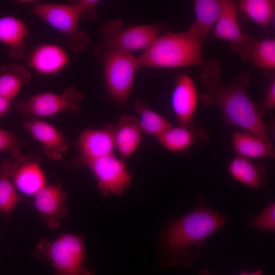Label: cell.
I'll return each mask as SVG.
<instances>
[{
    "label": "cell",
    "mask_w": 275,
    "mask_h": 275,
    "mask_svg": "<svg viewBox=\"0 0 275 275\" xmlns=\"http://www.w3.org/2000/svg\"><path fill=\"white\" fill-rule=\"evenodd\" d=\"M201 68L200 77L207 89V93L199 97L202 103L217 106L226 126L241 128L271 143V128L247 93V88L251 84L250 74L242 71L231 82L225 84L220 79L222 66L219 60L206 61Z\"/></svg>",
    "instance_id": "cell-1"
},
{
    "label": "cell",
    "mask_w": 275,
    "mask_h": 275,
    "mask_svg": "<svg viewBox=\"0 0 275 275\" xmlns=\"http://www.w3.org/2000/svg\"><path fill=\"white\" fill-rule=\"evenodd\" d=\"M228 222L226 216L203 202L187 214L169 220L158 237V264L189 266L199 256L207 238Z\"/></svg>",
    "instance_id": "cell-2"
},
{
    "label": "cell",
    "mask_w": 275,
    "mask_h": 275,
    "mask_svg": "<svg viewBox=\"0 0 275 275\" xmlns=\"http://www.w3.org/2000/svg\"><path fill=\"white\" fill-rule=\"evenodd\" d=\"M194 23L185 31L159 36L140 56V67L179 68L202 66L205 62Z\"/></svg>",
    "instance_id": "cell-3"
},
{
    "label": "cell",
    "mask_w": 275,
    "mask_h": 275,
    "mask_svg": "<svg viewBox=\"0 0 275 275\" xmlns=\"http://www.w3.org/2000/svg\"><path fill=\"white\" fill-rule=\"evenodd\" d=\"M84 236L64 233L55 240H39L35 256L50 261L54 275H94L95 272L84 265L86 252Z\"/></svg>",
    "instance_id": "cell-4"
},
{
    "label": "cell",
    "mask_w": 275,
    "mask_h": 275,
    "mask_svg": "<svg viewBox=\"0 0 275 275\" xmlns=\"http://www.w3.org/2000/svg\"><path fill=\"white\" fill-rule=\"evenodd\" d=\"M162 24L153 23L124 28L120 19H112L100 28L103 40L94 50L96 58L115 50L131 52L147 49L159 36Z\"/></svg>",
    "instance_id": "cell-5"
},
{
    "label": "cell",
    "mask_w": 275,
    "mask_h": 275,
    "mask_svg": "<svg viewBox=\"0 0 275 275\" xmlns=\"http://www.w3.org/2000/svg\"><path fill=\"white\" fill-rule=\"evenodd\" d=\"M33 13L67 38L69 48L75 52L85 50L89 46L88 35L78 29L81 18L79 7L71 4L38 3L32 8Z\"/></svg>",
    "instance_id": "cell-6"
},
{
    "label": "cell",
    "mask_w": 275,
    "mask_h": 275,
    "mask_svg": "<svg viewBox=\"0 0 275 275\" xmlns=\"http://www.w3.org/2000/svg\"><path fill=\"white\" fill-rule=\"evenodd\" d=\"M96 59L104 65L105 81L109 93L115 100L125 103L140 67L137 57L131 52L115 50Z\"/></svg>",
    "instance_id": "cell-7"
},
{
    "label": "cell",
    "mask_w": 275,
    "mask_h": 275,
    "mask_svg": "<svg viewBox=\"0 0 275 275\" xmlns=\"http://www.w3.org/2000/svg\"><path fill=\"white\" fill-rule=\"evenodd\" d=\"M83 95L74 86L61 94L44 92L22 99L16 106L21 115L32 118L48 117L63 112L79 113Z\"/></svg>",
    "instance_id": "cell-8"
},
{
    "label": "cell",
    "mask_w": 275,
    "mask_h": 275,
    "mask_svg": "<svg viewBox=\"0 0 275 275\" xmlns=\"http://www.w3.org/2000/svg\"><path fill=\"white\" fill-rule=\"evenodd\" d=\"M86 166L93 173L101 195H122L130 184L131 177L123 160L114 154L95 159Z\"/></svg>",
    "instance_id": "cell-9"
},
{
    "label": "cell",
    "mask_w": 275,
    "mask_h": 275,
    "mask_svg": "<svg viewBox=\"0 0 275 275\" xmlns=\"http://www.w3.org/2000/svg\"><path fill=\"white\" fill-rule=\"evenodd\" d=\"M114 125H108L102 129H87L80 134L75 147L78 156L67 163L68 168L87 166L98 158L114 154L115 145Z\"/></svg>",
    "instance_id": "cell-10"
},
{
    "label": "cell",
    "mask_w": 275,
    "mask_h": 275,
    "mask_svg": "<svg viewBox=\"0 0 275 275\" xmlns=\"http://www.w3.org/2000/svg\"><path fill=\"white\" fill-rule=\"evenodd\" d=\"M211 38L228 41L230 48L243 60L254 39L243 32L240 28L236 1L223 0L222 12Z\"/></svg>",
    "instance_id": "cell-11"
},
{
    "label": "cell",
    "mask_w": 275,
    "mask_h": 275,
    "mask_svg": "<svg viewBox=\"0 0 275 275\" xmlns=\"http://www.w3.org/2000/svg\"><path fill=\"white\" fill-rule=\"evenodd\" d=\"M67 197L61 182L55 185L47 184L34 196V205L47 228L52 230L59 229L62 220L68 216Z\"/></svg>",
    "instance_id": "cell-12"
},
{
    "label": "cell",
    "mask_w": 275,
    "mask_h": 275,
    "mask_svg": "<svg viewBox=\"0 0 275 275\" xmlns=\"http://www.w3.org/2000/svg\"><path fill=\"white\" fill-rule=\"evenodd\" d=\"M40 158L32 155L13 160L12 179L19 191L26 196H35L46 185V177Z\"/></svg>",
    "instance_id": "cell-13"
},
{
    "label": "cell",
    "mask_w": 275,
    "mask_h": 275,
    "mask_svg": "<svg viewBox=\"0 0 275 275\" xmlns=\"http://www.w3.org/2000/svg\"><path fill=\"white\" fill-rule=\"evenodd\" d=\"M198 99L194 80L184 73L177 75L171 102L179 126L195 127L192 120L197 109Z\"/></svg>",
    "instance_id": "cell-14"
},
{
    "label": "cell",
    "mask_w": 275,
    "mask_h": 275,
    "mask_svg": "<svg viewBox=\"0 0 275 275\" xmlns=\"http://www.w3.org/2000/svg\"><path fill=\"white\" fill-rule=\"evenodd\" d=\"M22 125L42 145L43 151L50 159L59 161L68 150L69 143L63 133L52 124L38 118L24 121Z\"/></svg>",
    "instance_id": "cell-15"
},
{
    "label": "cell",
    "mask_w": 275,
    "mask_h": 275,
    "mask_svg": "<svg viewBox=\"0 0 275 275\" xmlns=\"http://www.w3.org/2000/svg\"><path fill=\"white\" fill-rule=\"evenodd\" d=\"M28 65L38 73L53 75L63 70L69 63V56L62 47L53 43H43L30 54Z\"/></svg>",
    "instance_id": "cell-16"
},
{
    "label": "cell",
    "mask_w": 275,
    "mask_h": 275,
    "mask_svg": "<svg viewBox=\"0 0 275 275\" xmlns=\"http://www.w3.org/2000/svg\"><path fill=\"white\" fill-rule=\"evenodd\" d=\"M29 30L26 24L14 15L0 17V42L8 47L9 56L14 59L26 57L25 49Z\"/></svg>",
    "instance_id": "cell-17"
},
{
    "label": "cell",
    "mask_w": 275,
    "mask_h": 275,
    "mask_svg": "<svg viewBox=\"0 0 275 275\" xmlns=\"http://www.w3.org/2000/svg\"><path fill=\"white\" fill-rule=\"evenodd\" d=\"M138 118L128 115L120 117L114 127L115 148L124 158L131 155L142 141Z\"/></svg>",
    "instance_id": "cell-18"
},
{
    "label": "cell",
    "mask_w": 275,
    "mask_h": 275,
    "mask_svg": "<svg viewBox=\"0 0 275 275\" xmlns=\"http://www.w3.org/2000/svg\"><path fill=\"white\" fill-rule=\"evenodd\" d=\"M157 138L162 147L171 151L178 152L197 142L207 141L209 134L204 128L172 126Z\"/></svg>",
    "instance_id": "cell-19"
},
{
    "label": "cell",
    "mask_w": 275,
    "mask_h": 275,
    "mask_svg": "<svg viewBox=\"0 0 275 275\" xmlns=\"http://www.w3.org/2000/svg\"><path fill=\"white\" fill-rule=\"evenodd\" d=\"M228 171L235 180L256 189L263 188L268 179L267 170L263 165L239 156L230 162Z\"/></svg>",
    "instance_id": "cell-20"
},
{
    "label": "cell",
    "mask_w": 275,
    "mask_h": 275,
    "mask_svg": "<svg viewBox=\"0 0 275 275\" xmlns=\"http://www.w3.org/2000/svg\"><path fill=\"white\" fill-rule=\"evenodd\" d=\"M195 25L199 41L203 48L207 38L213 29L222 12L223 0H195Z\"/></svg>",
    "instance_id": "cell-21"
},
{
    "label": "cell",
    "mask_w": 275,
    "mask_h": 275,
    "mask_svg": "<svg viewBox=\"0 0 275 275\" xmlns=\"http://www.w3.org/2000/svg\"><path fill=\"white\" fill-rule=\"evenodd\" d=\"M233 148L238 156L248 159L274 158L275 150L271 143L247 132L236 131L232 137Z\"/></svg>",
    "instance_id": "cell-22"
},
{
    "label": "cell",
    "mask_w": 275,
    "mask_h": 275,
    "mask_svg": "<svg viewBox=\"0 0 275 275\" xmlns=\"http://www.w3.org/2000/svg\"><path fill=\"white\" fill-rule=\"evenodd\" d=\"M31 79L30 71L22 64H3L0 66V95L13 101L22 87L28 84Z\"/></svg>",
    "instance_id": "cell-23"
},
{
    "label": "cell",
    "mask_w": 275,
    "mask_h": 275,
    "mask_svg": "<svg viewBox=\"0 0 275 275\" xmlns=\"http://www.w3.org/2000/svg\"><path fill=\"white\" fill-rule=\"evenodd\" d=\"M13 160L2 161L0 166V210L9 214L16 205L24 201L18 194L12 179Z\"/></svg>",
    "instance_id": "cell-24"
},
{
    "label": "cell",
    "mask_w": 275,
    "mask_h": 275,
    "mask_svg": "<svg viewBox=\"0 0 275 275\" xmlns=\"http://www.w3.org/2000/svg\"><path fill=\"white\" fill-rule=\"evenodd\" d=\"M243 60L249 62L264 71L275 68V40L266 38L261 41L254 39Z\"/></svg>",
    "instance_id": "cell-25"
},
{
    "label": "cell",
    "mask_w": 275,
    "mask_h": 275,
    "mask_svg": "<svg viewBox=\"0 0 275 275\" xmlns=\"http://www.w3.org/2000/svg\"><path fill=\"white\" fill-rule=\"evenodd\" d=\"M133 106L140 116V128L144 133L157 137L173 126L164 117L150 109L146 100H136Z\"/></svg>",
    "instance_id": "cell-26"
},
{
    "label": "cell",
    "mask_w": 275,
    "mask_h": 275,
    "mask_svg": "<svg viewBox=\"0 0 275 275\" xmlns=\"http://www.w3.org/2000/svg\"><path fill=\"white\" fill-rule=\"evenodd\" d=\"M239 7L249 18L267 30L274 16L275 1L241 0Z\"/></svg>",
    "instance_id": "cell-27"
},
{
    "label": "cell",
    "mask_w": 275,
    "mask_h": 275,
    "mask_svg": "<svg viewBox=\"0 0 275 275\" xmlns=\"http://www.w3.org/2000/svg\"><path fill=\"white\" fill-rule=\"evenodd\" d=\"M22 145L15 133L0 127V152H9L16 159L22 155Z\"/></svg>",
    "instance_id": "cell-28"
},
{
    "label": "cell",
    "mask_w": 275,
    "mask_h": 275,
    "mask_svg": "<svg viewBox=\"0 0 275 275\" xmlns=\"http://www.w3.org/2000/svg\"><path fill=\"white\" fill-rule=\"evenodd\" d=\"M264 75L267 79L265 88L264 97L261 104L257 107L260 115L263 117L268 111L275 108V74L274 70L264 71Z\"/></svg>",
    "instance_id": "cell-29"
},
{
    "label": "cell",
    "mask_w": 275,
    "mask_h": 275,
    "mask_svg": "<svg viewBox=\"0 0 275 275\" xmlns=\"http://www.w3.org/2000/svg\"><path fill=\"white\" fill-rule=\"evenodd\" d=\"M250 225L258 230L269 232L275 230V204L271 203L258 216L250 222Z\"/></svg>",
    "instance_id": "cell-30"
},
{
    "label": "cell",
    "mask_w": 275,
    "mask_h": 275,
    "mask_svg": "<svg viewBox=\"0 0 275 275\" xmlns=\"http://www.w3.org/2000/svg\"><path fill=\"white\" fill-rule=\"evenodd\" d=\"M98 0H79L73 2L77 5L81 11V18L87 21H93L98 19Z\"/></svg>",
    "instance_id": "cell-31"
},
{
    "label": "cell",
    "mask_w": 275,
    "mask_h": 275,
    "mask_svg": "<svg viewBox=\"0 0 275 275\" xmlns=\"http://www.w3.org/2000/svg\"><path fill=\"white\" fill-rule=\"evenodd\" d=\"M12 101L0 95V118L7 114L11 108Z\"/></svg>",
    "instance_id": "cell-32"
},
{
    "label": "cell",
    "mask_w": 275,
    "mask_h": 275,
    "mask_svg": "<svg viewBox=\"0 0 275 275\" xmlns=\"http://www.w3.org/2000/svg\"><path fill=\"white\" fill-rule=\"evenodd\" d=\"M239 275H263L261 270L259 269L255 272H250L245 270L240 272Z\"/></svg>",
    "instance_id": "cell-33"
},
{
    "label": "cell",
    "mask_w": 275,
    "mask_h": 275,
    "mask_svg": "<svg viewBox=\"0 0 275 275\" xmlns=\"http://www.w3.org/2000/svg\"><path fill=\"white\" fill-rule=\"evenodd\" d=\"M200 275H210V274L207 269H203L201 270Z\"/></svg>",
    "instance_id": "cell-34"
},
{
    "label": "cell",
    "mask_w": 275,
    "mask_h": 275,
    "mask_svg": "<svg viewBox=\"0 0 275 275\" xmlns=\"http://www.w3.org/2000/svg\"><path fill=\"white\" fill-rule=\"evenodd\" d=\"M32 2H34V1H19V3H31Z\"/></svg>",
    "instance_id": "cell-35"
}]
</instances>
